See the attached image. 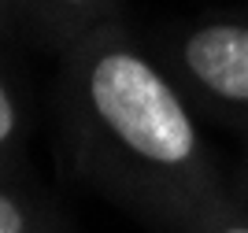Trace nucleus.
<instances>
[{
    "label": "nucleus",
    "mask_w": 248,
    "mask_h": 233,
    "mask_svg": "<svg viewBox=\"0 0 248 233\" xmlns=\"http://www.w3.org/2000/svg\"><path fill=\"white\" fill-rule=\"evenodd\" d=\"M152 52L197 115L248 133V8L170 22Z\"/></svg>",
    "instance_id": "f03ea898"
},
{
    "label": "nucleus",
    "mask_w": 248,
    "mask_h": 233,
    "mask_svg": "<svg viewBox=\"0 0 248 233\" xmlns=\"http://www.w3.org/2000/svg\"><path fill=\"white\" fill-rule=\"evenodd\" d=\"M8 4H11V0H0V8H8Z\"/></svg>",
    "instance_id": "6e6552de"
},
{
    "label": "nucleus",
    "mask_w": 248,
    "mask_h": 233,
    "mask_svg": "<svg viewBox=\"0 0 248 233\" xmlns=\"http://www.w3.org/2000/svg\"><path fill=\"white\" fill-rule=\"evenodd\" d=\"M60 108L74 167L163 233L226 189L200 115L123 19L63 48Z\"/></svg>",
    "instance_id": "f257e3e1"
},
{
    "label": "nucleus",
    "mask_w": 248,
    "mask_h": 233,
    "mask_svg": "<svg viewBox=\"0 0 248 233\" xmlns=\"http://www.w3.org/2000/svg\"><path fill=\"white\" fill-rule=\"evenodd\" d=\"M182 233H248V207L230 193V185L215 200L193 215V222Z\"/></svg>",
    "instance_id": "20e7f679"
},
{
    "label": "nucleus",
    "mask_w": 248,
    "mask_h": 233,
    "mask_svg": "<svg viewBox=\"0 0 248 233\" xmlns=\"http://www.w3.org/2000/svg\"><path fill=\"white\" fill-rule=\"evenodd\" d=\"M0 233H52V226L30 196L0 182Z\"/></svg>",
    "instance_id": "39448f33"
},
{
    "label": "nucleus",
    "mask_w": 248,
    "mask_h": 233,
    "mask_svg": "<svg viewBox=\"0 0 248 233\" xmlns=\"http://www.w3.org/2000/svg\"><path fill=\"white\" fill-rule=\"evenodd\" d=\"M226 185H230V193H233V196H237V200H241V203L248 207V167H245V171L237 174V178H230Z\"/></svg>",
    "instance_id": "0eeeda50"
},
{
    "label": "nucleus",
    "mask_w": 248,
    "mask_h": 233,
    "mask_svg": "<svg viewBox=\"0 0 248 233\" xmlns=\"http://www.w3.org/2000/svg\"><path fill=\"white\" fill-rule=\"evenodd\" d=\"M22 15L37 22V30L60 48H71L85 33L123 19V0H11Z\"/></svg>",
    "instance_id": "7ed1b4c3"
},
{
    "label": "nucleus",
    "mask_w": 248,
    "mask_h": 233,
    "mask_svg": "<svg viewBox=\"0 0 248 233\" xmlns=\"http://www.w3.org/2000/svg\"><path fill=\"white\" fill-rule=\"evenodd\" d=\"M19 141H22V111H19V100H15L11 85L0 74V174L15 163Z\"/></svg>",
    "instance_id": "423d86ee"
}]
</instances>
